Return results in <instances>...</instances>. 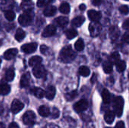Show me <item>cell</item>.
<instances>
[{"mask_svg":"<svg viewBox=\"0 0 129 128\" xmlns=\"http://www.w3.org/2000/svg\"><path fill=\"white\" fill-rule=\"evenodd\" d=\"M5 18H6L8 20H9V21H12V20H14V18H15L16 15H15V13H14L13 11H11V10H8V11H5Z\"/></svg>","mask_w":129,"mask_h":128,"instance_id":"cell-36","label":"cell"},{"mask_svg":"<svg viewBox=\"0 0 129 128\" xmlns=\"http://www.w3.org/2000/svg\"><path fill=\"white\" fill-rule=\"evenodd\" d=\"M125 1H129V0H125Z\"/></svg>","mask_w":129,"mask_h":128,"instance_id":"cell-53","label":"cell"},{"mask_svg":"<svg viewBox=\"0 0 129 128\" xmlns=\"http://www.w3.org/2000/svg\"><path fill=\"white\" fill-rule=\"evenodd\" d=\"M33 13L31 11H25V13L22 14L19 18H18V21H19V23L23 26H29L32 21H33Z\"/></svg>","mask_w":129,"mask_h":128,"instance_id":"cell-3","label":"cell"},{"mask_svg":"<svg viewBox=\"0 0 129 128\" xmlns=\"http://www.w3.org/2000/svg\"><path fill=\"white\" fill-rule=\"evenodd\" d=\"M37 46H38V45L36 42L28 43V44H25V45H22L21 50L23 52H24L26 54H32L36 51Z\"/></svg>","mask_w":129,"mask_h":128,"instance_id":"cell-7","label":"cell"},{"mask_svg":"<svg viewBox=\"0 0 129 128\" xmlns=\"http://www.w3.org/2000/svg\"><path fill=\"white\" fill-rule=\"evenodd\" d=\"M115 128H125V123L123 121H119L115 126Z\"/></svg>","mask_w":129,"mask_h":128,"instance_id":"cell-43","label":"cell"},{"mask_svg":"<svg viewBox=\"0 0 129 128\" xmlns=\"http://www.w3.org/2000/svg\"><path fill=\"white\" fill-rule=\"evenodd\" d=\"M119 11L123 14H127L129 12V8L127 5H121L119 7Z\"/></svg>","mask_w":129,"mask_h":128,"instance_id":"cell-40","label":"cell"},{"mask_svg":"<svg viewBox=\"0 0 129 128\" xmlns=\"http://www.w3.org/2000/svg\"><path fill=\"white\" fill-rule=\"evenodd\" d=\"M23 121L26 125L32 126L36 122V115L33 111H27L23 115Z\"/></svg>","mask_w":129,"mask_h":128,"instance_id":"cell-4","label":"cell"},{"mask_svg":"<svg viewBox=\"0 0 129 128\" xmlns=\"http://www.w3.org/2000/svg\"><path fill=\"white\" fill-rule=\"evenodd\" d=\"M84 48H85V43H84L83 39L79 38L76 41V43H75V48H76V50L78 51H83Z\"/></svg>","mask_w":129,"mask_h":128,"instance_id":"cell-34","label":"cell"},{"mask_svg":"<svg viewBox=\"0 0 129 128\" xmlns=\"http://www.w3.org/2000/svg\"><path fill=\"white\" fill-rule=\"evenodd\" d=\"M101 96H102V99H103V101H104V103L109 104L111 102V94H110V93L109 92L108 90L104 89L103 91H102Z\"/></svg>","mask_w":129,"mask_h":128,"instance_id":"cell-20","label":"cell"},{"mask_svg":"<svg viewBox=\"0 0 129 128\" xmlns=\"http://www.w3.org/2000/svg\"><path fill=\"white\" fill-rule=\"evenodd\" d=\"M59 10L61 13L63 14H69L70 11V5L67 2H63L60 5V8H59Z\"/></svg>","mask_w":129,"mask_h":128,"instance_id":"cell-32","label":"cell"},{"mask_svg":"<svg viewBox=\"0 0 129 128\" xmlns=\"http://www.w3.org/2000/svg\"><path fill=\"white\" fill-rule=\"evenodd\" d=\"M55 94H56V89L52 85L48 86L46 88V91H45V96L49 100H51L54 99V97L55 96Z\"/></svg>","mask_w":129,"mask_h":128,"instance_id":"cell-13","label":"cell"},{"mask_svg":"<svg viewBox=\"0 0 129 128\" xmlns=\"http://www.w3.org/2000/svg\"><path fill=\"white\" fill-rule=\"evenodd\" d=\"M96 77H97L96 75H94L92 76V78H91V83H94V82H95V81H96Z\"/></svg>","mask_w":129,"mask_h":128,"instance_id":"cell-48","label":"cell"},{"mask_svg":"<svg viewBox=\"0 0 129 128\" xmlns=\"http://www.w3.org/2000/svg\"><path fill=\"white\" fill-rule=\"evenodd\" d=\"M79 73L80 75H82L83 77H88L91 73V70L88 66H82L79 69Z\"/></svg>","mask_w":129,"mask_h":128,"instance_id":"cell-26","label":"cell"},{"mask_svg":"<svg viewBox=\"0 0 129 128\" xmlns=\"http://www.w3.org/2000/svg\"><path fill=\"white\" fill-rule=\"evenodd\" d=\"M14 7V2L13 0H3L1 4L2 10L3 11H8L11 10V8Z\"/></svg>","mask_w":129,"mask_h":128,"instance_id":"cell-16","label":"cell"},{"mask_svg":"<svg viewBox=\"0 0 129 128\" xmlns=\"http://www.w3.org/2000/svg\"><path fill=\"white\" fill-rule=\"evenodd\" d=\"M33 8V3L30 2L29 1H26L22 3L21 5V8L24 11H31Z\"/></svg>","mask_w":129,"mask_h":128,"instance_id":"cell-33","label":"cell"},{"mask_svg":"<svg viewBox=\"0 0 129 128\" xmlns=\"http://www.w3.org/2000/svg\"><path fill=\"white\" fill-rule=\"evenodd\" d=\"M115 113L113 111H107L104 115V120L107 124H112L115 119Z\"/></svg>","mask_w":129,"mask_h":128,"instance_id":"cell-18","label":"cell"},{"mask_svg":"<svg viewBox=\"0 0 129 128\" xmlns=\"http://www.w3.org/2000/svg\"><path fill=\"white\" fill-rule=\"evenodd\" d=\"M119 60H120V55L119 53L117 51H115L113 53H112V54L110 55V61L112 63H116V61H118Z\"/></svg>","mask_w":129,"mask_h":128,"instance_id":"cell-37","label":"cell"},{"mask_svg":"<svg viewBox=\"0 0 129 128\" xmlns=\"http://www.w3.org/2000/svg\"><path fill=\"white\" fill-rule=\"evenodd\" d=\"M39 113L41 116L42 117H48L50 115V109L48 106H42L39 109Z\"/></svg>","mask_w":129,"mask_h":128,"instance_id":"cell-25","label":"cell"},{"mask_svg":"<svg viewBox=\"0 0 129 128\" xmlns=\"http://www.w3.org/2000/svg\"><path fill=\"white\" fill-rule=\"evenodd\" d=\"M65 34H66V36H67V38L68 39H73V38H74L75 37L77 36L78 32L74 29H67L66 31Z\"/></svg>","mask_w":129,"mask_h":128,"instance_id":"cell-30","label":"cell"},{"mask_svg":"<svg viewBox=\"0 0 129 128\" xmlns=\"http://www.w3.org/2000/svg\"><path fill=\"white\" fill-rule=\"evenodd\" d=\"M8 128H20L19 127V126L15 123V122H12V123H11L10 124H9V127Z\"/></svg>","mask_w":129,"mask_h":128,"instance_id":"cell-46","label":"cell"},{"mask_svg":"<svg viewBox=\"0 0 129 128\" xmlns=\"http://www.w3.org/2000/svg\"><path fill=\"white\" fill-rule=\"evenodd\" d=\"M26 36V33L25 32L21 29H18L15 33V39L18 41H21Z\"/></svg>","mask_w":129,"mask_h":128,"instance_id":"cell-31","label":"cell"},{"mask_svg":"<svg viewBox=\"0 0 129 128\" xmlns=\"http://www.w3.org/2000/svg\"><path fill=\"white\" fill-rule=\"evenodd\" d=\"M33 73L35 77L39 78H42L45 75V67L41 65V64H39L36 66L33 67Z\"/></svg>","mask_w":129,"mask_h":128,"instance_id":"cell-9","label":"cell"},{"mask_svg":"<svg viewBox=\"0 0 129 128\" xmlns=\"http://www.w3.org/2000/svg\"><path fill=\"white\" fill-rule=\"evenodd\" d=\"M120 31L118 26H112L110 27L109 29V35L112 41H116L119 37Z\"/></svg>","mask_w":129,"mask_h":128,"instance_id":"cell-12","label":"cell"},{"mask_svg":"<svg viewBox=\"0 0 129 128\" xmlns=\"http://www.w3.org/2000/svg\"><path fill=\"white\" fill-rule=\"evenodd\" d=\"M55 23H57V26L60 27H65L68 24L69 20L66 17H59L55 19Z\"/></svg>","mask_w":129,"mask_h":128,"instance_id":"cell-17","label":"cell"},{"mask_svg":"<svg viewBox=\"0 0 129 128\" xmlns=\"http://www.w3.org/2000/svg\"><path fill=\"white\" fill-rule=\"evenodd\" d=\"M124 108V100L122 97H116L113 100V109L114 113L116 116L121 117L123 112Z\"/></svg>","mask_w":129,"mask_h":128,"instance_id":"cell-2","label":"cell"},{"mask_svg":"<svg viewBox=\"0 0 129 128\" xmlns=\"http://www.w3.org/2000/svg\"><path fill=\"white\" fill-rule=\"evenodd\" d=\"M17 53H18V51L17 48H10L4 53V57L5 59L9 60L15 57Z\"/></svg>","mask_w":129,"mask_h":128,"instance_id":"cell-15","label":"cell"},{"mask_svg":"<svg viewBox=\"0 0 129 128\" xmlns=\"http://www.w3.org/2000/svg\"><path fill=\"white\" fill-rule=\"evenodd\" d=\"M48 50V47L45 46V45H42L41 48H40V51H41V53L43 54H46V51Z\"/></svg>","mask_w":129,"mask_h":128,"instance_id":"cell-44","label":"cell"},{"mask_svg":"<svg viewBox=\"0 0 129 128\" xmlns=\"http://www.w3.org/2000/svg\"><path fill=\"white\" fill-rule=\"evenodd\" d=\"M1 63H2V60H1V59H0V66H1Z\"/></svg>","mask_w":129,"mask_h":128,"instance_id":"cell-51","label":"cell"},{"mask_svg":"<svg viewBox=\"0 0 129 128\" xmlns=\"http://www.w3.org/2000/svg\"><path fill=\"white\" fill-rule=\"evenodd\" d=\"M23 1H24V2H26V1H29V0H23Z\"/></svg>","mask_w":129,"mask_h":128,"instance_id":"cell-52","label":"cell"},{"mask_svg":"<svg viewBox=\"0 0 129 128\" xmlns=\"http://www.w3.org/2000/svg\"><path fill=\"white\" fill-rule=\"evenodd\" d=\"M11 91V88L8 84L2 83L0 84V95H7Z\"/></svg>","mask_w":129,"mask_h":128,"instance_id":"cell-27","label":"cell"},{"mask_svg":"<svg viewBox=\"0 0 129 128\" xmlns=\"http://www.w3.org/2000/svg\"><path fill=\"white\" fill-rule=\"evenodd\" d=\"M115 64H116V69H117L118 72H124L125 70V68H126V63H125V61L119 60L118 61H116L115 63Z\"/></svg>","mask_w":129,"mask_h":128,"instance_id":"cell-24","label":"cell"},{"mask_svg":"<svg viewBox=\"0 0 129 128\" xmlns=\"http://www.w3.org/2000/svg\"><path fill=\"white\" fill-rule=\"evenodd\" d=\"M89 32L92 37H97L101 32L102 26L98 22H91L89 24Z\"/></svg>","mask_w":129,"mask_h":128,"instance_id":"cell-5","label":"cell"},{"mask_svg":"<svg viewBox=\"0 0 129 128\" xmlns=\"http://www.w3.org/2000/svg\"><path fill=\"white\" fill-rule=\"evenodd\" d=\"M50 115H51V116L52 118H57L60 115V112H59V110L57 108H54L52 109V112H51Z\"/></svg>","mask_w":129,"mask_h":128,"instance_id":"cell-39","label":"cell"},{"mask_svg":"<svg viewBox=\"0 0 129 128\" xmlns=\"http://www.w3.org/2000/svg\"><path fill=\"white\" fill-rule=\"evenodd\" d=\"M103 69L105 73L110 74L113 72V63L110 60L104 62L103 63Z\"/></svg>","mask_w":129,"mask_h":128,"instance_id":"cell-23","label":"cell"},{"mask_svg":"<svg viewBox=\"0 0 129 128\" xmlns=\"http://www.w3.org/2000/svg\"><path fill=\"white\" fill-rule=\"evenodd\" d=\"M30 75L29 72H26L25 74H23L20 78V85L21 88H26L29 85V82H30Z\"/></svg>","mask_w":129,"mask_h":128,"instance_id":"cell-14","label":"cell"},{"mask_svg":"<svg viewBox=\"0 0 129 128\" xmlns=\"http://www.w3.org/2000/svg\"><path fill=\"white\" fill-rule=\"evenodd\" d=\"M23 107H24V105L23 103H21L18 100H14L11 103V110L14 114H17L19 112H20L23 109Z\"/></svg>","mask_w":129,"mask_h":128,"instance_id":"cell-8","label":"cell"},{"mask_svg":"<svg viewBox=\"0 0 129 128\" xmlns=\"http://www.w3.org/2000/svg\"><path fill=\"white\" fill-rule=\"evenodd\" d=\"M55 32H56V26L53 24H50L45 28L42 35L44 38H48L54 35Z\"/></svg>","mask_w":129,"mask_h":128,"instance_id":"cell-11","label":"cell"},{"mask_svg":"<svg viewBox=\"0 0 129 128\" xmlns=\"http://www.w3.org/2000/svg\"><path fill=\"white\" fill-rule=\"evenodd\" d=\"M85 8H86V6H85V4H82V5H79V9L81 11H84V10H85Z\"/></svg>","mask_w":129,"mask_h":128,"instance_id":"cell-47","label":"cell"},{"mask_svg":"<svg viewBox=\"0 0 129 128\" xmlns=\"http://www.w3.org/2000/svg\"><path fill=\"white\" fill-rule=\"evenodd\" d=\"M88 107V101L85 100H81L79 101H78L77 103H76L74 104L73 109L76 112H85Z\"/></svg>","mask_w":129,"mask_h":128,"instance_id":"cell-6","label":"cell"},{"mask_svg":"<svg viewBox=\"0 0 129 128\" xmlns=\"http://www.w3.org/2000/svg\"><path fill=\"white\" fill-rule=\"evenodd\" d=\"M14 69L13 68H10L8 69L5 74V78L6 79V81H11L14 79Z\"/></svg>","mask_w":129,"mask_h":128,"instance_id":"cell-28","label":"cell"},{"mask_svg":"<svg viewBox=\"0 0 129 128\" xmlns=\"http://www.w3.org/2000/svg\"><path fill=\"white\" fill-rule=\"evenodd\" d=\"M122 27L124 29H129V18H127L122 23Z\"/></svg>","mask_w":129,"mask_h":128,"instance_id":"cell-41","label":"cell"},{"mask_svg":"<svg viewBox=\"0 0 129 128\" xmlns=\"http://www.w3.org/2000/svg\"><path fill=\"white\" fill-rule=\"evenodd\" d=\"M54 0H38L37 1V6L41 8V7H44L48 5L49 3L52 2Z\"/></svg>","mask_w":129,"mask_h":128,"instance_id":"cell-38","label":"cell"},{"mask_svg":"<svg viewBox=\"0 0 129 128\" xmlns=\"http://www.w3.org/2000/svg\"><path fill=\"white\" fill-rule=\"evenodd\" d=\"M32 91H33V94L35 95V97H36L39 99H41L44 97L45 96V91L39 88H34Z\"/></svg>","mask_w":129,"mask_h":128,"instance_id":"cell-29","label":"cell"},{"mask_svg":"<svg viewBox=\"0 0 129 128\" xmlns=\"http://www.w3.org/2000/svg\"><path fill=\"white\" fill-rule=\"evenodd\" d=\"M42 61V59L41 57H39V56H35V57H31L29 60V65L30 66H36L39 64H41Z\"/></svg>","mask_w":129,"mask_h":128,"instance_id":"cell-22","label":"cell"},{"mask_svg":"<svg viewBox=\"0 0 129 128\" xmlns=\"http://www.w3.org/2000/svg\"><path fill=\"white\" fill-rule=\"evenodd\" d=\"M128 78H129V74H128Z\"/></svg>","mask_w":129,"mask_h":128,"instance_id":"cell-54","label":"cell"},{"mask_svg":"<svg viewBox=\"0 0 129 128\" xmlns=\"http://www.w3.org/2000/svg\"><path fill=\"white\" fill-rule=\"evenodd\" d=\"M85 19L84 17L82 16H79V17H75L73 20H72V25L75 27H79L81 26L83 23L85 22Z\"/></svg>","mask_w":129,"mask_h":128,"instance_id":"cell-21","label":"cell"},{"mask_svg":"<svg viewBox=\"0 0 129 128\" xmlns=\"http://www.w3.org/2000/svg\"><path fill=\"white\" fill-rule=\"evenodd\" d=\"M0 128H5V126L3 123L0 122Z\"/></svg>","mask_w":129,"mask_h":128,"instance_id":"cell-50","label":"cell"},{"mask_svg":"<svg viewBox=\"0 0 129 128\" xmlns=\"http://www.w3.org/2000/svg\"><path fill=\"white\" fill-rule=\"evenodd\" d=\"M3 112H4V108H3L2 105V104H0V115H2Z\"/></svg>","mask_w":129,"mask_h":128,"instance_id":"cell-49","label":"cell"},{"mask_svg":"<svg viewBox=\"0 0 129 128\" xmlns=\"http://www.w3.org/2000/svg\"><path fill=\"white\" fill-rule=\"evenodd\" d=\"M78 95V93L76 91H71L70 93H67L65 94V99L67 100V101H72Z\"/></svg>","mask_w":129,"mask_h":128,"instance_id":"cell-35","label":"cell"},{"mask_svg":"<svg viewBox=\"0 0 129 128\" xmlns=\"http://www.w3.org/2000/svg\"><path fill=\"white\" fill-rule=\"evenodd\" d=\"M122 40H123V41H125V43L129 44V32H127L125 33Z\"/></svg>","mask_w":129,"mask_h":128,"instance_id":"cell-42","label":"cell"},{"mask_svg":"<svg viewBox=\"0 0 129 128\" xmlns=\"http://www.w3.org/2000/svg\"><path fill=\"white\" fill-rule=\"evenodd\" d=\"M76 54L75 51L72 49L71 46L68 45L64 47L60 52L59 58L63 63H71L76 58Z\"/></svg>","mask_w":129,"mask_h":128,"instance_id":"cell-1","label":"cell"},{"mask_svg":"<svg viewBox=\"0 0 129 128\" xmlns=\"http://www.w3.org/2000/svg\"><path fill=\"white\" fill-rule=\"evenodd\" d=\"M88 17L92 22H98L101 19L102 14L100 11L95 10H89L88 11Z\"/></svg>","mask_w":129,"mask_h":128,"instance_id":"cell-10","label":"cell"},{"mask_svg":"<svg viewBox=\"0 0 129 128\" xmlns=\"http://www.w3.org/2000/svg\"><path fill=\"white\" fill-rule=\"evenodd\" d=\"M56 11H57L56 7L53 5H50L45 8V9L44 10V14L46 17H51L55 14Z\"/></svg>","mask_w":129,"mask_h":128,"instance_id":"cell-19","label":"cell"},{"mask_svg":"<svg viewBox=\"0 0 129 128\" xmlns=\"http://www.w3.org/2000/svg\"><path fill=\"white\" fill-rule=\"evenodd\" d=\"M92 3H93L94 5L98 6V5H100L102 3V0H93Z\"/></svg>","mask_w":129,"mask_h":128,"instance_id":"cell-45","label":"cell"},{"mask_svg":"<svg viewBox=\"0 0 129 128\" xmlns=\"http://www.w3.org/2000/svg\"><path fill=\"white\" fill-rule=\"evenodd\" d=\"M106 128H110V127H106Z\"/></svg>","mask_w":129,"mask_h":128,"instance_id":"cell-55","label":"cell"}]
</instances>
